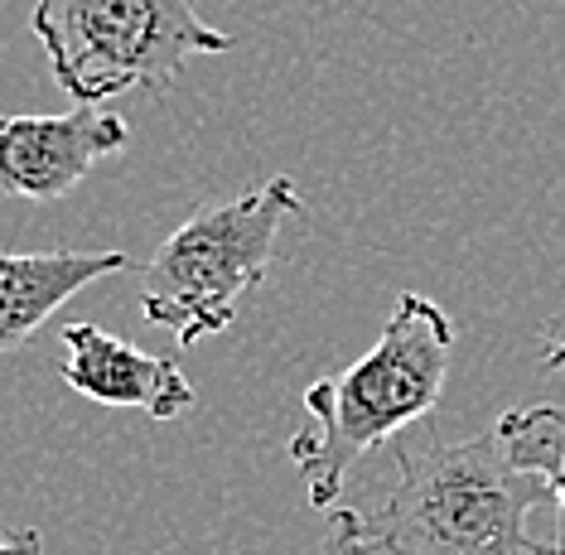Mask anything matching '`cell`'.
<instances>
[{
	"label": "cell",
	"mask_w": 565,
	"mask_h": 555,
	"mask_svg": "<svg viewBox=\"0 0 565 555\" xmlns=\"http://www.w3.org/2000/svg\"><path fill=\"white\" fill-rule=\"evenodd\" d=\"M136 262L126 252H0V353H15L93 280Z\"/></svg>",
	"instance_id": "cell-7"
},
{
	"label": "cell",
	"mask_w": 565,
	"mask_h": 555,
	"mask_svg": "<svg viewBox=\"0 0 565 555\" xmlns=\"http://www.w3.org/2000/svg\"><path fill=\"white\" fill-rule=\"evenodd\" d=\"M30 30L54 83L78 107H102L121 93L160 97L189 58L233 49L194 0H34Z\"/></svg>",
	"instance_id": "cell-4"
},
{
	"label": "cell",
	"mask_w": 565,
	"mask_h": 555,
	"mask_svg": "<svg viewBox=\"0 0 565 555\" xmlns=\"http://www.w3.org/2000/svg\"><path fill=\"white\" fill-rule=\"evenodd\" d=\"M300 193L286 174L233 203L199 209L140 270V314L194 348L237 319L242 300L262 286L286 217H300Z\"/></svg>",
	"instance_id": "cell-3"
},
{
	"label": "cell",
	"mask_w": 565,
	"mask_h": 555,
	"mask_svg": "<svg viewBox=\"0 0 565 555\" xmlns=\"http://www.w3.org/2000/svg\"><path fill=\"white\" fill-rule=\"evenodd\" d=\"M551 555H565V517L556 522V551H551Z\"/></svg>",
	"instance_id": "cell-12"
},
{
	"label": "cell",
	"mask_w": 565,
	"mask_h": 555,
	"mask_svg": "<svg viewBox=\"0 0 565 555\" xmlns=\"http://www.w3.org/2000/svg\"><path fill=\"white\" fill-rule=\"evenodd\" d=\"M0 555H44V536L34 526H15V532H0Z\"/></svg>",
	"instance_id": "cell-10"
},
{
	"label": "cell",
	"mask_w": 565,
	"mask_h": 555,
	"mask_svg": "<svg viewBox=\"0 0 565 555\" xmlns=\"http://www.w3.org/2000/svg\"><path fill=\"white\" fill-rule=\"evenodd\" d=\"M503 455L522 473H536L565 517V410L561 406H518L493 425Z\"/></svg>",
	"instance_id": "cell-8"
},
{
	"label": "cell",
	"mask_w": 565,
	"mask_h": 555,
	"mask_svg": "<svg viewBox=\"0 0 565 555\" xmlns=\"http://www.w3.org/2000/svg\"><path fill=\"white\" fill-rule=\"evenodd\" d=\"M63 382L78 396L117 410H146L150 420H174L194 406V386L174 357L140 353L136 343L97 324H63Z\"/></svg>",
	"instance_id": "cell-6"
},
{
	"label": "cell",
	"mask_w": 565,
	"mask_h": 555,
	"mask_svg": "<svg viewBox=\"0 0 565 555\" xmlns=\"http://www.w3.org/2000/svg\"><path fill=\"white\" fill-rule=\"evenodd\" d=\"M131 126L107 107H73L68 116H0V193L63 199L97 160L126 150Z\"/></svg>",
	"instance_id": "cell-5"
},
{
	"label": "cell",
	"mask_w": 565,
	"mask_h": 555,
	"mask_svg": "<svg viewBox=\"0 0 565 555\" xmlns=\"http://www.w3.org/2000/svg\"><path fill=\"white\" fill-rule=\"evenodd\" d=\"M455 324L426 295H402L377 343L339 377L305 386L310 425L290 440L310 508H333L343 479L367 449L396 440L406 425L426 420L445 392Z\"/></svg>",
	"instance_id": "cell-1"
},
{
	"label": "cell",
	"mask_w": 565,
	"mask_h": 555,
	"mask_svg": "<svg viewBox=\"0 0 565 555\" xmlns=\"http://www.w3.org/2000/svg\"><path fill=\"white\" fill-rule=\"evenodd\" d=\"M542 367H546V372H561V367H565V314L556 319V324H551V348H546Z\"/></svg>",
	"instance_id": "cell-11"
},
{
	"label": "cell",
	"mask_w": 565,
	"mask_h": 555,
	"mask_svg": "<svg viewBox=\"0 0 565 555\" xmlns=\"http://www.w3.org/2000/svg\"><path fill=\"white\" fill-rule=\"evenodd\" d=\"M319 555H372V546H367V526H363V512L329 508L324 551H319Z\"/></svg>",
	"instance_id": "cell-9"
},
{
	"label": "cell",
	"mask_w": 565,
	"mask_h": 555,
	"mask_svg": "<svg viewBox=\"0 0 565 555\" xmlns=\"http://www.w3.org/2000/svg\"><path fill=\"white\" fill-rule=\"evenodd\" d=\"M396 488L367 526L372 555H551L526 517L551 498L536 473L503 455L498 435L396 440Z\"/></svg>",
	"instance_id": "cell-2"
}]
</instances>
